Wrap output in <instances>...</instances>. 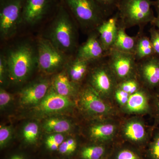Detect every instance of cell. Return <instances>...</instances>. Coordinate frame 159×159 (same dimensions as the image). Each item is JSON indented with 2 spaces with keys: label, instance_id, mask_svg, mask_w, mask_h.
<instances>
[{
  "label": "cell",
  "instance_id": "1",
  "mask_svg": "<svg viewBox=\"0 0 159 159\" xmlns=\"http://www.w3.org/2000/svg\"><path fill=\"white\" fill-rule=\"evenodd\" d=\"M74 18L63 0L61 1L56 13L45 37L64 54L68 55L77 47V32Z\"/></svg>",
  "mask_w": 159,
  "mask_h": 159
},
{
  "label": "cell",
  "instance_id": "2",
  "mask_svg": "<svg viewBox=\"0 0 159 159\" xmlns=\"http://www.w3.org/2000/svg\"><path fill=\"white\" fill-rule=\"evenodd\" d=\"M5 55L9 79L14 83L24 82L37 65V47L29 42H23L13 46Z\"/></svg>",
  "mask_w": 159,
  "mask_h": 159
},
{
  "label": "cell",
  "instance_id": "3",
  "mask_svg": "<svg viewBox=\"0 0 159 159\" xmlns=\"http://www.w3.org/2000/svg\"><path fill=\"white\" fill-rule=\"evenodd\" d=\"M80 26L85 30L97 29L107 15L95 0H63Z\"/></svg>",
  "mask_w": 159,
  "mask_h": 159
},
{
  "label": "cell",
  "instance_id": "4",
  "mask_svg": "<svg viewBox=\"0 0 159 159\" xmlns=\"http://www.w3.org/2000/svg\"><path fill=\"white\" fill-rule=\"evenodd\" d=\"M151 0H120L118 13L123 27L145 25L154 20Z\"/></svg>",
  "mask_w": 159,
  "mask_h": 159
},
{
  "label": "cell",
  "instance_id": "5",
  "mask_svg": "<svg viewBox=\"0 0 159 159\" xmlns=\"http://www.w3.org/2000/svg\"><path fill=\"white\" fill-rule=\"evenodd\" d=\"M25 0H0V34L8 40L16 34L23 22Z\"/></svg>",
  "mask_w": 159,
  "mask_h": 159
},
{
  "label": "cell",
  "instance_id": "6",
  "mask_svg": "<svg viewBox=\"0 0 159 159\" xmlns=\"http://www.w3.org/2000/svg\"><path fill=\"white\" fill-rule=\"evenodd\" d=\"M36 47L37 66L44 73L52 74L67 63V55L58 50L46 38H40Z\"/></svg>",
  "mask_w": 159,
  "mask_h": 159
},
{
  "label": "cell",
  "instance_id": "7",
  "mask_svg": "<svg viewBox=\"0 0 159 159\" xmlns=\"http://www.w3.org/2000/svg\"><path fill=\"white\" fill-rule=\"evenodd\" d=\"M61 0H25L23 22L33 26L47 18L53 17Z\"/></svg>",
  "mask_w": 159,
  "mask_h": 159
},
{
  "label": "cell",
  "instance_id": "8",
  "mask_svg": "<svg viewBox=\"0 0 159 159\" xmlns=\"http://www.w3.org/2000/svg\"><path fill=\"white\" fill-rule=\"evenodd\" d=\"M135 59L134 54L111 49L108 66L116 78L124 81L133 76Z\"/></svg>",
  "mask_w": 159,
  "mask_h": 159
},
{
  "label": "cell",
  "instance_id": "9",
  "mask_svg": "<svg viewBox=\"0 0 159 159\" xmlns=\"http://www.w3.org/2000/svg\"><path fill=\"white\" fill-rule=\"evenodd\" d=\"M80 104L89 113L106 116L111 113V107L101 98V96L91 85L87 86L80 96Z\"/></svg>",
  "mask_w": 159,
  "mask_h": 159
},
{
  "label": "cell",
  "instance_id": "10",
  "mask_svg": "<svg viewBox=\"0 0 159 159\" xmlns=\"http://www.w3.org/2000/svg\"><path fill=\"white\" fill-rule=\"evenodd\" d=\"M115 78L108 65L99 66L94 69L91 74V85L101 96H108L115 89Z\"/></svg>",
  "mask_w": 159,
  "mask_h": 159
},
{
  "label": "cell",
  "instance_id": "11",
  "mask_svg": "<svg viewBox=\"0 0 159 159\" xmlns=\"http://www.w3.org/2000/svg\"><path fill=\"white\" fill-rule=\"evenodd\" d=\"M50 80L41 79L26 86L20 92V101L22 105L36 106L48 93L51 86Z\"/></svg>",
  "mask_w": 159,
  "mask_h": 159
},
{
  "label": "cell",
  "instance_id": "12",
  "mask_svg": "<svg viewBox=\"0 0 159 159\" xmlns=\"http://www.w3.org/2000/svg\"><path fill=\"white\" fill-rule=\"evenodd\" d=\"M73 105L69 97L57 93L51 86L43 99L36 106V110L40 112L51 113L66 110Z\"/></svg>",
  "mask_w": 159,
  "mask_h": 159
},
{
  "label": "cell",
  "instance_id": "13",
  "mask_svg": "<svg viewBox=\"0 0 159 159\" xmlns=\"http://www.w3.org/2000/svg\"><path fill=\"white\" fill-rule=\"evenodd\" d=\"M119 18L117 11L115 15L105 20L97 27L99 40L105 51L111 50L113 46L118 33L117 24Z\"/></svg>",
  "mask_w": 159,
  "mask_h": 159
},
{
  "label": "cell",
  "instance_id": "14",
  "mask_svg": "<svg viewBox=\"0 0 159 159\" xmlns=\"http://www.w3.org/2000/svg\"><path fill=\"white\" fill-rule=\"evenodd\" d=\"M104 51L99 40L98 34H91L77 51L76 58L90 62L102 57Z\"/></svg>",
  "mask_w": 159,
  "mask_h": 159
},
{
  "label": "cell",
  "instance_id": "15",
  "mask_svg": "<svg viewBox=\"0 0 159 159\" xmlns=\"http://www.w3.org/2000/svg\"><path fill=\"white\" fill-rule=\"evenodd\" d=\"M140 74L145 83L150 87L159 85V58L151 56L146 58L140 67Z\"/></svg>",
  "mask_w": 159,
  "mask_h": 159
},
{
  "label": "cell",
  "instance_id": "16",
  "mask_svg": "<svg viewBox=\"0 0 159 159\" xmlns=\"http://www.w3.org/2000/svg\"><path fill=\"white\" fill-rule=\"evenodd\" d=\"M76 84L71 80L67 72L63 71L54 76L51 86L57 93L70 97L74 96L77 92Z\"/></svg>",
  "mask_w": 159,
  "mask_h": 159
},
{
  "label": "cell",
  "instance_id": "17",
  "mask_svg": "<svg viewBox=\"0 0 159 159\" xmlns=\"http://www.w3.org/2000/svg\"><path fill=\"white\" fill-rule=\"evenodd\" d=\"M125 28L122 26L118 29L116 38L111 49L135 54L137 44L135 39L126 33Z\"/></svg>",
  "mask_w": 159,
  "mask_h": 159
},
{
  "label": "cell",
  "instance_id": "18",
  "mask_svg": "<svg viewBox=\"0 0 159 159\" xmlns=\"http://www.w3.org/2000/svg\"><path fill=\"white\" fill-rule=\"evenodd\" d=\"M116 125L111 123H102L92 125L90 128L91 138L97 141H106L112 138L116 132Z\"/></svg>",
  "mask_w": 159,
  "mask_h": 159
},
{
  "label": "cell",
  "instance_id": "19",
  "mask_svg": "<svg viewBox=\"0 0 159 159\" xmlns=\"http://www.w3.org/2000/svg\"><path fill=\"white\" fill-rule=\"evenodd\" d=\"M148 107L147 96L141 90L130 95L126 104V109L130 112H142L146 111Z\"/></svg>",
  "mask_w": 159,
  "mask_h": 159
},
{
  "label": "cell",
  "instance_id": "20",
  "mask_svg": "<svg viewBox=\"0 0 159 159\" xmlns=\"http://www.w3.org/2000/svg\"><path fill=\"white\" fill-rule=\"evenodd\" d=\"M123 132L127 139L135 142L144 140L146 135L144 125L142 122L137 120H132L126 123Z\"/></svg>",
  "mask_w": 159,
  "mask_h": 159
},
{
  "label": "cell",
  "instance_id": "21",
  "mask_svg": "<svg viewBox=\"0 0 159 159\" xmlns=\"http://www.w3.org/2000/svg\"><path fill=\"white\" fill-rule=\"evenodd\" d=\"M43 128L48 133L62 134L70 130L72 125L71 122L66 119L51 118L45 121Z\"/></svg>",
  "mask_w": 159,
  "mask_h": 159
},
{
  "label": "cell",
  "instance_id": "22",
  "mask_svg": "<svg viewBox=\"0 0 159 159\" xmlns=\"http://www.w3.org/2000/svg\"><path fill=\"white\" fill-rule=\"evenodd\" d=\"M89 62L76 58L70 63L67 73L72 81L77 83L84 78L87 71Z\"/></svg>",
  "mask_w": 159,
  "mask_h": 159
},
{
  "label": "cell",
  "instance_id": "23",
  "mask_svg": "<svg viewBox=\"0 0 159 159\" xmlns=\"http://www.w3.org/2000/svg\"><path fill=\"white\" fill-rule=\"evenodd\" d=\"M155 54L150 39L143 36L139 39L135 51V57L139 59H145L153 56Z\"/></svg>",
  "mask_w": 159,
  "mask_h": 159
},
{
  "label": "cell",
  "instance_id": "24",
  "mask_svg": "<svg viewBox=\"0 0 159 159\" xmlns=\"http://www.w3.org/2000/svg\"><path fill=\"white\" fill-rule=\"evenodd\" d=\"M39 134V126L36 122H28L23 129V139L28 144H34L36 143L38 139Z\"/></svg>",
  "mask_w": 159,
  "mask_h": 159
},
{
  "label": "cell",
  "instance_id": "25",
  "mask_svg": "<svg viewBox=\"0 0 159 159\" xmlns=\"http://www.w3.org/2000/svg\"><path fill=\"white\" fill-rule=\"evenodd\" d=\"M105 148L101 145H93L83 148L80 153L82 159H100L105 153Z\"/></svg>",
  "mask_w": 159,
  "mask_h": 159
},
{
  "label": "cell",
  "instance_id": "26",
  "mask_svg": "<svg viewBox=\"0 0 159 159\" xmlns=\"http://www.w3.org/2000/svg\"><path fill=\"white\" fill-rule=\"evenodd\" d=\"M64 141L62 134H53L47 137L45 141L46 147L51 151L58 150L61 144Z\"/></svg>",
  "mask_w": 159,
  "mask_h": 159
},
{
  "label": "cell",
  "instance_id": "27",
  "mask_svg": "<svg viewBox=\"0 0 159 159\" xmlns=\"http://www.w3.org/2000/svg\"><path fill=\"white\" fill-rule=\"evenodd\" d=\"M77 147V143L75 140L70 139L64 141L60 145L58 150L61 154L69 155L74 152Z\"/></svg>",
  "mask_w": 159,
  "mask_h": 159
},
{
  "label": "cell",
  "instance_id": "28",
  "mask_svg": "<svg viewBox=\"0 0 159 159\" xmlns=\"http://www.w3.org/2000/svg\"><path fill=\"white\" fill-rule=\"evenodd\" d=\"M12 136V130L10 126L1 125L0 127V147L3 149L8 145Z\"/></svg>",
  "mask_w": 159,
  "mask_h": 159
},
{
  "label": "cell",
  "instance_id": "29",
  "mask_svg": "<svg viewBox=\"0 0 159 159\" xmlns=\"http://www.w3.org/2000/svg\"><path fill=\"white\" fill-rule=\"evenodd\" d=\"M119 88L131 95L139 90V84L135 80L131 78L123 81Z\"/></svg>",
  "mask_w": 159,
  "mask_h": 159
},
{
  "label": "cell",
  "instance_id": "30",
  "mask_svg": "<svg viewBox=\"0 0 159 159\" xmlns=\"http://www.w3.org/2000/svg\"><path fill=\"white\" fill-rule=\"evenodd\" d=\"M9 79V70L5 54L1 53L0 55V82L1 85L5 84Z\"/></svg>",
  "mask_w": 159,
  "mask_h": 159
},
{
  "label": "cell",
  "instance_id": "31",
  "mask_svg": "<svg viewBox=\"0 0 159 159\" xmlns=\"http://www.w3.org/2000/svg\"><path fill=\"white\" fill-rule=\"evenodd\" d=\"M96 2L103 9L106 14L113 11L116 8H118V5L120 0H95Z\"/></svg>",
  "mask_w": 159,
  "mask_h": 159
},
{
  "label": "cell",
  "instance_id": "32",
  "mask_svg": "<svg viewBox=\"0 0 159 159\" xmlns=\"http://www.w3.org/2000/svg\"><path fill=\"white\" fill-rule=\"evenodd\" d=\"M150 40L155 54L159 55V30L155 28L150 29Z\"/></svg>",
  "mask_w": 159,
  "mask_h": 159
},
{
  "label": "cell",
  "instance_id": "33",
  "mask_svg": "<svg viewBox=\"0 0 159 159\" xmlns=\"http://www.w3.org/2000/svg\"><path fill=\"white\" fill-rule=\"evenodd\" d=\"M12 97L11 94L1 88L0 90V108L1 110L6 108L11 102Z\"/></svg>",
  "mask_w": 159,
  "mask_h": 159
},
{
  "label": "cell",
  "instance_id": "34",
  "mask_svg": "<svg viewBox=\"0 0 159 159\" xmlns=\"http://www.w3.org/2000/svg\"><path fill=\"white\" fill-rule=\"evenodd\" d=\"M150 153L152 159H159V132L151 145Z\"/></svg>",
  "mask_w": 159,
  "mask_h": 159
},
{
  "label": "cell",
  "instance_id": "35",
  "mask_svg": "<svg viewBox=\"0 0 159 159\" xmlns=\"http://www.w3.org/2000/svg\"><path fill=\"white\" fill-rule=\"evenodd\" d=\"M129 95L125 91L118 88L115 91V97L117 101L121 105H126L128 101Z\"/></svg>",
  "mask_w": 159,
  "mask_h": 159
},
{
  "label": "cell",
  "instance_id": "36",
  "mask_svg": "<svg viewBox=\"0 0 159 159\" xmlns=\"http://www.w3.org/2000/svg\"><path fill=\"white\" fill-rule=\"evenodd\" d=\"M117 159H140L138 155L128 149H124L119 152L117 155Z\"/></svg>",
  "mask_w": 159,
  "mask_h": 159
},
{
  "label": "cell",
  "instance_id": "37",
  "mask_svg": "<svg viewBox=\"0 0 159 159\" xmlns=\"http://www.w3.org/2000/svg\"><path fill=\"white\" fill-rule=\"evenodd\" d=\"M9 159H26L25 157L22 155L15 154L12 155Z\"/></svg>",
  "mask_w": 159,
  "mask_h": 159
},
{
  "label": "cell",
  "instance_id": "38",
  "mask_svg": "<svg viewBox=\"0 0 159 159\" xmlns=\"http://www.w3.org/2000/svg\"><path fill=\"white\" fill-rule=\"evenodd\" d=\"M152 24H153L159 30V15H157V16L155 18L154 20L152 22Z\"/></svg>",
  "mask_w": 159,
  "mask_h": 159
},
{
  "label": "cell",
  "instance_id": "39",
  "mask_svg": "<svg viewBox=\"0 0 159 159\" xmlns=\"http://www.w3.org/2000/svg\"><path fill=\"white\" fill-rule=\"evenodd\" d=\"M156 107L157 111V116L158 119L159 120V93L157 97V100L156 102Z\"/></svg>",
  "mask_w": 159,
  "mask_h": 159
},
{
  "label": "cell",
  "instance_id": "40",
  "mask_svg": "<svg viewBox=\"0 0 159 159\" xmlns=\"http://www.w3.org/2000/svg\"><path fill=\"white\" fill-rule=\"evenodd\" d=\"M153 5L155 6L157 15H159V0H157L155 2H153Z\"/></svg>",
  "mask_w": 159,
  "mask_h": 159
}]
</instances>
